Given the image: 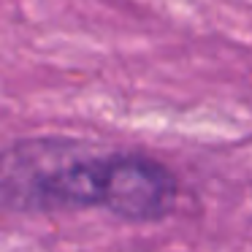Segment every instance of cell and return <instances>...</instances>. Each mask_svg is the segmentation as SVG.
<instances>
[{
  "label": "cell",
  "mask_w": 252,
  "mask_h": 252,
  "mask_svg": "<svg viewBox=\"0 0 252 252\" xmlns=\"http://www.w3.org/2000/svg\"><path fill=\"white\" fill-rule=\"evenodd\" d=\"M174 182L160 165L138 158L109 160V195L106 206L133 220L158 217L171 206Z\"/></svg>",
  "instance_id": "obj_1"
}]
</instances>
